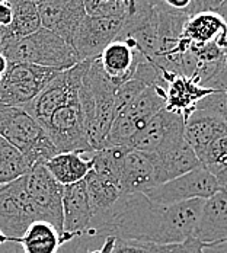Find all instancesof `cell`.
<instances>
[{
	"instance_id": "1",
	"label": "cell",
	"mask_w": 227,
	"mask_h": 253,
	"mask_svg": "<svg viewBox=\"0 0 227 253\" xmlns=\"http://www.w3.org/2000/svg\"><path fill=\"white\" fill-rule=\"evenodd\" d=\"M204 200L174 205L151 203L144 194L124 195L108 212L93 218L83 236H115L146 245H172L192 237Z\"/></svg>"
},
{
	"instance_id": "2",
	"label": "cell",
	"mask_w": 227,
	"mask_h": 253,
	"mask_svg": "<svg viewBox=\"0 0 227 253\" xmlns=\"http://www.w3.org/2000/svg\"><path fill=\"white\" fill-rule=\"evenodd\" d=\"M115 90L117 87L103 73L98 58H92L79 89V102L86 138L93 152L103 147L114 123Z\"/></svg>"
},
{
	"instance_id": "3",
	"label": "cell",
	"mask_w": 227,
	"mask_h": 253,
	"mask_svg": "<svg viewBox=\"0 0 227 253\" xmlns=\"http://www.w3.org/2000/svg\"><path fill=\"white\" fill-rule=\"evenodd\" d=\"M0 52L6 55L9 63H28L60 72L80 63L73 47L45 28L19 40L1 41Z\"/></svg>"
},
{
	"instance_id": "4",
	"label": "cell",
	"mask_w": 227,
	"mask_h": 253,
	"mask_svg": "<svg viewBox=\"0 0 227 253\" xmlns=\"http://www.w3.org/2000/svg\"><path fill=\"white\" fill-rule=\"evenodd\" d=\"M0 137L22 153L29 168L44 165L58 153L44 126L19 106L0 103Z\"/></svg>"
},
{
	"instance_id": "5",
	"label": "cell",
	"mask_w": 227,
	"mask_h": 253,
	"mask_svg": "<svg viewBox=\"0 0 227 253\" xmlns=\"http://www.w3.org/2000/svg\"><path fill=\"white\" fill-rule=\"evenodd\" d=\"M166 89L160 86H147L136 101L121 111L109 129L105 146H128L133 137L143 129L151 118L165 108Z\"/></svg>"
},
{
	"instance_id": "6",
	"label": "cell",
	"mask_w": 227,
	"mask_h": 253,
	"mask_svg": "<svg viewBox=\"0 0 227 253\" xmlns=\"http://www.w3.org/2000/svg\"><path fill=\"white\" fill-rule=\"evenodd\" d=\"M91 61H80L72 69L60 72L32 101L26 103L24 109L41 126H45L54 111L79 98V89Z\"/></svg>"
},
{
	"instance_id": "7",
	"label": "cell",
	"mask_w": 227,
	"mask_h": 253,
	"mask_svg": "<svg viewBox=\"0 0 227 253\" xmlns=\"http://www.w3.org/2000/svg\"><path fill=\"white\" fill-rule=\"evenodd\" d=\"M60 70L28 63H10L0 80V103L24 108L32 101Z\"/></svg>"
},
{
	"instance_id": "8",
	"label": "cell",
	"mask_w": 227,
	"mask_h": 253,
	"mask_svg": "<svg viewBox=\"0 0 227 253\" xmlns=\"http://www.w3.org/2000/svg\"><path fill=\"white\" fill-rule=\"evenodd\" d=\"M26 194L37 220H44L63 236V192L60 185L44 165H35L25 175Z\"/></svg>"
},
{
	"instance_id": "9",
	"label": "cell",
	"mask_w": 227,
	"mask_h": 253,
	"mask_svg": "<svg viewBox=\"0 0 227 253\" xmlns=\"http://www.w3.org/2000/svg\"><path fill=\"white\" fill-rule=\"evenodd\" d=\"M222 188L216 176L204 169L202 166L172 179L169 182L160 183L150 188L144 195L151 203L160 205H174L186 203L192 200H208Z\"/></svg>"
},
{
	"instance_id": "10",
	"label": "cell",
	"mask_w": 227,
	"mask_h": 253,
	"mask_svg": "<svg viewBox=\"0 0 227 253\" xmlns=\"http://www.w3.org/2000/svg\"><path fill=\"white\" fill-rule=\"evenodd\" d=\"M44 129L58 153H93L86 138L79 98L54 111Z\"/></svg>"
},
{
	"instance_id": "11",
	"label": "cell",
	"mask_w": 227,
	"mask_h": 253,
	"mask_svg": "<svg viewBox=\"0 0 227 253\" xmlns=\"http://www.w3.org/2000/svg\"><path fill=\"white\" fill-rule=\"evenodd\" d=\"M35 220L37 215L26 194L25 175L0 185V234L6 239V245L10 246L9 240L21 237Z\"/></svg>"
},
{
	"instance_id": "12",
	"label": "cell",
	"mask_w": 227,
	"mask_h": 253,
	"mask_svg": "<svg viewBox=\"0 0 227 253\" xmlns=\"http://www.w3.org/2000/svg\"><path fill=\"white\" fill-rule=\"evenodd\" d=\"M124 28L121 18H103L86 15L76 29L72 47L77 54L79 61L96 58L103 48L118 38Z\"/></svg>"
},
{
	"instance_id": "13",
	"label": "cell",
	"mask_w": 227,
	"mask_h": 253,
	"mask_svg": "<svg viewBox=\"0 0 227 253\" xmlns=\"http://www.w3.org/2000/svg\"><path fill=\"white\" fill-rule=\"evenodd\" d=\"M183 126L185 120L182 115L163 108L133 137L130 147L147 154H156L182 140Z\"/></svg>"
},
{
	"instance_id": "14",
	"label": "cell",
	"mask_w": 227,
	"mask_h": 253,
	"mask_svg": "<svg viewBox=\"0 0 227 253\" xmlns=\"http://www.w3.org/2000/svg\"><path fill=\"white\" fill-rule=\"evenodd\" d=\"M35 3L41 26L70 44L76 29L86 16L85 0H37Z\"/></svg>"
},
{
	"instance_id": "15",
	"label": "cell",
	"mask_w": 227,
	"mask_h": 253,
	"mask_svg": "<svg viewBox=\"0 0 227 253\" xmlns=\"http://www.w3.org/2000/svg\"><path fill=\"white\" fill-rule=\"evenodd\" d=\"M141 52L133 38H117L108 44L96 57L103 73L115 87H120L133 79L136 67L141 58Z\"/></svg>"
},
{
	"instance_id": "16",
	"label": "cell",
	"mask_w": 227,
	"mask_h": 253,
	"mask_svg": "<svg viewBox=\"0 0 227 253\" xmlns=\"http://www.w3.org/2000/svg\"><path fill=\"white\" fill-rule=\"evenodd\" d=\"M92 223V208L85 179L64 186L63 192V240L64 243L83 236Z\"/></svg>"
},
{
	"instance_id": "17",
	"label": "cell",
	"mask_w": 227,
	"mask_h": 253,
	"mask_svg": "<svg viewBox=\"0 0 227 253\" xmlns=\"http://www.w3.org/2000/svg\"><path fill=\"white\" fill-rule=\"evenodd\" d=\"M151 157L154 165L156 185L177 179L201 166L197 154L186 143L185 137L166 147L165 150L151 154Z\"/></svg>"
},
{
	"instance_id": "18",
	"label": "cell",
	"mask_w": 227,
	"mask_h": 253,
	"mask_svg": "<svg viewBox=\"0 0 227 253\" xmlns=\"http://www.w3.org/2000/svg\"><path fill=\"white\" fill-rule=\"evenodd\" d=\"M194 239L204 245H216L227 242V191L220 189L211 198L205 200Z\"/></svg>"
},
{
	"instance_id": "19",
	"label": "cell",
	"mask_w": 227,
	"mask_h": 253,
	"mask_svg": "<svg viewBox=\"0 0 227 253\" xmlns=\"http://www.w3.org/2000/svg\"><path fill=\"white\" fill-rule=\"evenodd\" d=\"M156 186L154 182V165L151 154L131 149L126 154L121 176L120 189L124 195L144 194Z\"/></svg>"
},
{
	"instance_id": "20",
	"label": "cell",
	"mask_w": 227,
	"mask_h": 253,
	"mask_svg": "<svg viewBox=\"0 0 227 253\" xmlns=\"http://www.w3.org/2000/svg\"><path fill=\"white\" fill-rule=\"evenodd\" d=\"M182 38L188 40L191 44H211L217 42L223 48H227V24L217 12L201 10L188 16Z\"/></svg>"
},
{
	"instance_id": "21",
	"label": "cell",
	"mask_w": 227,
	"mask_h": 253,
	"mask_svg": "<svg viewBox=\"0 0 227 253\" xmlns=\"http://www.w3.org/2000/svg\"><path fill=\"white\" fill-rule=\"evenodd\" d=\"M226 129V121L220 115L205 111H194L185 121L183 137L197 157H200L204 150Z\"/></svg>"
},
{
	"instance_id": "22",
	"label": "cell",
	"mask_w": 227,
	"mask_h": 253,
	"mask_svg": "<svg viewBox=\"0 0 227 253\" xmlns=\"http://www.w3.org/2000/svg\"><path fill=\"white\" fill-rule=\"evenodd\" d=\"M10 246H18L22 253H58L64 245L63 236L57 228L44 220L32 221L24 234L9 240Z\"/></svg>"
},
{
	"instance_id": "23",
	"label": "cell",
	"mask_w": 227,
	"mask_h": 253,
	"mask_svg": "<svg viewBox=\"0 0 227 253\" xmlns=\"http://www.w3.org/2000/svg\"><path fill=\"white\" fill-rule=\"evenodd\" d=\"M214 90L205 89L192 79L183 76L175 77L166 89L165 109L182 115L186 121L195 109V105Z\"/></svg>"
},
{
	"instance_id": "24",
	"label": "cell",
	"mask_w": 227,
	"mask_h": 253,
	"mask_svg": "<svg viewBox=\"0 0 227 253\" xmlns=\"http://www.w3.org/2000/svg\"><path fill=\"white\" fill-rule=\"evenodd\" d=\"M91 156L92 153H57L54 157L44 163V166L60 185L67 186L83 180L91 172Z\"/></svg>"
},
{
	"instance_id": "25",
	"label": "cell",
	"mask_w": 227,
	"mask_h": 253,
	"mask_svg": "<svg viewBox=\"0 0 227 253\" xmlns=\"http://www.w3.org/2000/svg\"><path fill=\"white\" fill-rule=\"evenodd\" d=\"M12 9V24L3 32L4 40H19L37 32L41 26V19L35 0H6Z\"/></svg>"
},
{
	"instance_id": "26",
	"label": "cell",
	"mask_w": 227,
	"mask_h": 253,
	"mask_svg": "<svg viewBox=\"0 0 227 253\" xmlns=\"http://www.w3.org/2000/svg\"><path fill=\"white\" fill-rule=\"evenodd\" d=\"M85 183L92 208V220L108 212L123 197V192L117 183L95 173L92 169L85 177Z\"/></svg>"
},
{
	"instance_id": "27",
	"label": "cell",
	"mask_w": 227,
	"mask_h": 253,
	"mask_svg": "<svg viewBox=\"0 0 227 253\" xmlns=\"http://www.w3.org/2000/svg\"><path fill=\"white\" fill-rule=\"evenodd\" d=\"M131 150L128 146H105L91 156L92 170L120 186V176L126 154Z\"/></svg>"
},
{
	"instance_id": "28",
	"label": "cell",
	"mask_w": 227,
	"mask_h": 253,
	"mask_svg": "<svg viewBox=\"0 0 227 253\" xmlns=\"http://www.w3.org/2000/svg\"><path fill=\"white\" fill-rule=\"evenodd\" d=\"M29 165L16 147L0 137V185L10 183L29 172Z\"/></svg>"
},
{
	"instance_id": "29",
	"label": "cell",
	"mask_w": 227,
	"mask_h": 253,
	"mask_svg": "<svg viewBox=\"0 0 227 253\" xmlns=\"http://www.w3.org/2000/svg\"><path fill=\"white\" fill-rule=\"evenodd\" d=\"M204 169L213 172L227 165V129L222 132L198 157Z\"/></svg>"
},
{
	"instance_id": "30",
	"label": "cell",
	"mask_w": 227,
	"mask_h": 253,
	"mask_svg": "<svg viewBox=\"0 0 227 253\" xmlns=\"http://www.w3.org/2000/svg\"><path fill=\"white\" fill-rule=\"evenodd\" d=\"M146 87H147V84H144L141 80L134 79V77L130 79L124 84H121L120 87H117V90H115V101H114V114H115V117L136 101L138 98V95Z\"/></svg>"
},
{
	"instance_id": "31",
	"label": "cell",
	"mask_w": 227,
	"mask_h": 253,
	"mask_svg": "<svg viewBox=\"0 0 227 253\" xmlns=\"http://www.w3.org/2000/svg\"><path fill=\"white\" fill-rule=\"evenodd\" d=\"M102 253H153V245L121 240L115 236H105L101 243Z\"/></svg>"
},
{
	"instance_id": "32",
	"label": "cell",
	"mask_w": 227,
	"mask_h": 253,
	"mask_svg": "<svg viewBox=\"0 0 227 253\" xmlns=\"http://www.w3.org/2000/svg\"><path fill=\"white\" fill-rule=\"evenodd\" d=\"M194 111H205L220 115L227 124V95L222 92H211L195 105Z\"/></svg>"
},
{
	"instance_id": "33",
	"label": "cell",
	"mask_w": 227,
	"mask_h": 253,
	"mask_svg": "<svg viewBox=\"0 0 227 253\" xmlns=\"http://www.w3.org/2000/svg\"><path fill=\"white\" fill-rule=\"evenodd\" d=\"M204 243L189 237L185 242L172 245H153V253H204Z\"/></svg>"
},
{
	"instance_id": "34",
	"label": "cell",
	"mask_w": 227,
	"mask_h": 253,
	"mask_svg": "<svg viewBox=\"0 0 227 253\" xmlns=\"http://www.w3.org/2000/svg\"><path fill=\"white\" fill-rule=\"evenodd\" d=\"M159 7L172 10L177 13H183L188 16L197 12H201L198 0H159Z\"/></svg>"
},
{
	"instance_id": "35",
	"label": "cell",
	"mask_w": 227,
	"mask_h": 253,
	"mask_svg": "<svg viewBox=\"0 0 227 253\" xmlns=\"http://www.w3.org/2000/svg\"><path fill=\"white\" fill-rule=\"evenodd\" d=\"M12 24V9L7 1L0 3V29H6Z\"/></svg>"
},
{
	"instance_id": "36",
	"label": "cell",
	"mask_w": 227,
	"mask_h": 253,
	"mask_svg": "<svg viewBox=\"0 0 227 253\" xmlns=\"http://www.w3.org/2000/svg\"><path fill=\"white\" fill-rule=\"evenodd\" d=\"M216 179H217V182H219V185H220V188L223 189V188H226L227 186V165L225 166H222V168H219V169H216V170H213L211 172Z\"/></svg>"
},
{
	"instance_id": "37",
	"label": "cell",
	"mask_w": 227,
	"mask_h": 253,
	"mask_svg": "<svg viewBox=\"0 0 227 253\" xmlns=\"http://www.w3.org/2000/svg\"><path fill=\"white\" fill-rule=\"evenodd\" d=\"M198 1H200L201 10H211V12H216V10L222 6V3H223L225 0H198Z\"/></svg>"
},
{
	"instance_id": "38",
	"label": "cell",
	"mask_w": 227,
	"mask_h": 253,
	"mask_svg": "<svg viewBox=\"0 0 227 253\" xmlns=\"http://www.w3.org/2000/svg\"><path fill=\"white\" fill-rule=\"evenodd\" d=\"M9 60L6 58V55L4 54H1L0 52V76L3 77V75L7 72V69H9Z\"/></svg>"
},
{
	"instance_id": "39",
	"label": "cell",
	"mask_w": 227,
	"mask_h": 253,
	"mask_svg": "<svg viewBox=\"0 0 227 253\" xmlns=\"http://www.w3.org/2000/svg\"><path fill=\"white\" fill-rule=\"evenodd\" d=\"M216 12L223 18V21L227 24V0H225V1L222 3V6H220Z\"/></svg>"
},
{
	"instance_id": "40",
	"label": "cell",
	"mask_w": 227,
	"mask_h": 253,
	"mask_svg": "<svg viewBox=\"0 0 227 253\" xmlns=\"http://www.w3.org/2000/svg\"><path fill=\"white\" fill-rule=\"evenodd\" d=\"M141 1L149 4L151 7H159V0H141Z\"/></svg>"
},
{
	"instance_id": "41",
	"label": "cell",
	"mask_w": 227,
	"mask_h": 253,
	"mask_svg": "<svg viewBox=\"0 0 227 253\" xmlns=\"http://www.w3.org/2000/svg\"><path fill=\"white\" fill-rule=\"evenodd\" d=\"M3 253H22V252H21V249H19V248H18V246L15 245V246L9 248V249H7L6 252H3Z\"/></svg>"
},
{
	"instance_id": "42",
	"label": "cell",
	"mask_w": 227,
	"mask_h": 253,
	"mask_svg": "<svg viewBox=\"0 0 227 253\" xmlns=\"http://www.w3.org/2000/svg\"><path fill=\"white\" fill-rule=\"evenodd\" d=\"M1 41H3V32H1V29H0V44H1Z\"/></svg>"
},
{
	"instance_id": "43",
	"label": "cell",
	"mask_w": 227,
	"mask_h": 253,
	"mask_svg": "<svg viewBox=\"0 0 227 253\" xmlns=\"http://www.w3.org/2000/svg\"><path fill=\"white\" fill-rule=\"evenodd\" d=\"M3 1H6V0H0V3H3Z\"/></svg>"
},
{
	"instance_id": "44",
	"label": "cell",
	"mask_w": 227,
	"mask_h": 253,
	"mask_svg": "<svg viewBox=\"0 0 227 253\" xmlns=\"http://www.w3.org/2000/svg\"><path fill=\"white\" fill-rule=\"evenodd\" d=\"M223 189H225V191H227V186H226V188H223Z\"/></svg>"
},
{
	"instance_id": "45",
	"label": "cell",
	"mask_w": 227,
	"mask_h": 253,
	"mask_svg": "<svg viewBox=\"0 0 227 253\" xmlns=\"http://www.w3.org/2000/svg\"><path fill=\"white\" fill-rule=\"evenodd\" d=\"M35 1H37V0H35Z\"/></svg>"
}]
</instances>
